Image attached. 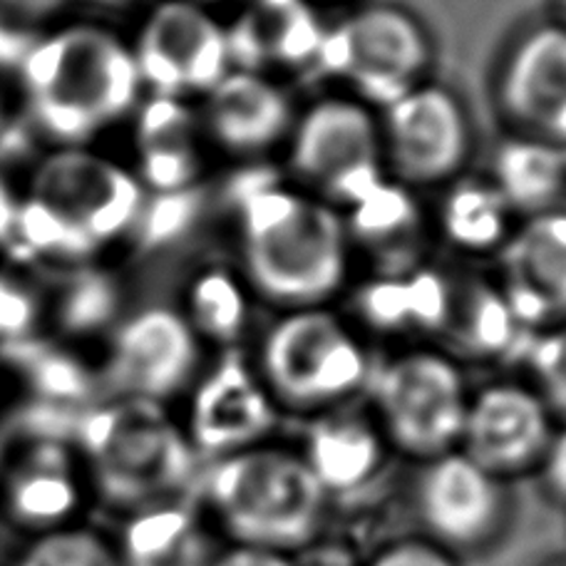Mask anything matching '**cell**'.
<instances>
[{
	"label": "cell",
	"mask_w": 566,
	"mask_h": 566,
	"mask_svg": "<svg viewBox=\"0 0 566 566\" xmlns=\"http://www.w3.org/2000/svg\"><path fill=\"white\" fill-rule=\"evenodd\" d=\"M562 8H564V13H566V0H562Z\"/></svg>",
	"instance_id": "obj_44"
},
{
	"label": "cell",
	"mask_w": 566,
	"mask_h": 566,
	"mask_svg": "<svg viewBox=\"0 0 566 566\" xmlns=\"http://www.w3.org/2000/svg\"><path fill=\"white\" fill-rule=\"evenodd\" d=\"M497 103L524 137L566 147V23L532 28L510 48Z\"/></svg>",
	"instance_id": "obj_17"
},
{
	"label": "cell",
	"mask_w": 566,
	"mask_h": 566,
	"mask_svg": "<svg viewBox=\"0 0 566 566\" xmlns=\"http://www.w3.org/2000/svg\"><path fill=\"white\" fill-rule=\"evenodd\" d=\"M10 566H123L115 534L90 520L28 537Z\"/></svg>",
	"instance_id": "obj_30"
},
{
	"label": "cell",
	"mask_w": 566,
	"mask_h": 566,
	"mask_svg": "<svg viewBox=\"0 0 566 566\" xmlns=\"http://www.w3.org/2000/svg\"><path fill=\"white\" fill-rule=\"evenodd\" d=\"M65 0H0V8L20 18H45L63 6Z\"/></svg>",
	"instance_id": "obj_40"
},
{
	"label": "cell",
	"mask_w": 566,
	"mask_h": 566,
	"mask_svg": "<svg viewBox=\"0 0 566 566\" xmlns=\"http://www.w3.org/2000/svg\"><path fill=\"white\" fill-rule=\"evenodd\" d=\"M279 416L281 408L256 366L227 353L195 380L181 428L205 464L274 440Z\"/></svg>",
	"instance_id": "obj_12"
},
{
	"label": "cell",
	"mask_w": 566,
	"mask_h": 566,
	"mask_svg": "<svg viewBox=\"0 0 566 566\" xmlns=\"http://www.w3.org/2000/svg\"><path fill=\"white\" fill-rule=\"evenodd\" d=\"M289 95L264 73L231 67L205 95L201 127L234 155H259L291 135Z\"/></svg>",
	"instance_id": "obj_21"
},
{
	"label": "cell",
	"mask_w": 566,
	"mask_h": 566,
	"mask_svg": "<svg viewBox=\"0 0 566 566\" xmlns=\"http://www.w3.org/2000/svg\"><path fill=\"white\" fill-rule=\"evenodd\" d=\"M537 478L547 500L566 510V422H559L554 430V438L537 468Z\"/></svg>",
	"instance_id": "obj_37"
},
{
	"label": "cell",
	"mask_w": 566,
	"mask_h": 566,
	"mask_svg": "<svg viewBox=\"0 0 566 566\" xmlns=\"http://www.w3.org/2000/svg\"><path fill=\"white\" fill-rule=\"evenodd\" d=\"M249 283L224 266L199 271L189 283L187 313L191 331L219 346H231L249 326Z\"/></svg>",
	"instance_id": "obj_29"
},
{
	"label": "cell",
	"mask_w": 566,
	"mask_h": 566,
	"mask_svg": "<svg viewBox=\"0 0 566 566\" xmlns=\"http://www.w3.org/2000/svg\"><path fill=\"white\" fill-rule=\"evenodd\" d=\"M199 336L185 313L147 308L117 331L107 360V382L117 396L165 402L195 382Z\"/></svg>",
	"instance_id": "obj_16"
},
{
	"label": "cell",
	"mask_w": 566,
	"mask_h": 566,
	"mask_svg": "<svg viewBox=\"0 0 566 566\" xmlns=\"http://www.w3.org/2000/svg\"><path fill=\"white\" fill-rule=\"evenodd\" d=\"M298 452L331 502L373 488L392 454L373 412L353 408V402L313 416Z\"/></svg>",
	"instance_id": "obj_19"
},
{
	"label": "cell",
	"mask_w": 566,
	"mask_h": 566,
	"mask_svg": "<svg viewBox=\"0 0 566 566\" xmlns=\"http://www.w3.org/2000/svg\"><path fill=\"white\" fill-rule=\"evenodd\" d=\"M410 502L418 534L462 562L497 547L514 517L512 484L460 450L418 464Z\"/></svg>",
	"instance_id": "obj_9"
},
{
	"label": "cell",
	"mask_w": 566,
	"mask_h": 566,
	"mask_svg": "<svg viewBox=\"0 0 566 566\" xmlns=\"http://www.w3.org/2000/svg\"><path fill=\"white\" fill-rule=\"evenodd\" d=\"M368 390L370 412L392 454L420 464L458 450L470 390L444 353H398L373 368Z\"/></svg>",
	"instance_id": "obj_6"
},
{
	"label": "cell",
	"mask_w": 566,
	"mask_h": 566,
	"mask_svg": "<svg viewBox=\"0 0 566 566\" xmlns=\"http://www.w3.org/2000/svg\"><path fill=\"white\" fill-rule=\"evenodd\" d=\"M500 264V289L524 328L566 321V209L527 217L504 241Z\"/></svg>",
	"instance_id": "obj_18"
},
{
	"label": "cell",
	"mask_w": 566,
	"mask_h": 566,
	"mask_svg": "<svg viewBox=\"0 0 566 566\" xmlns=\"http://www.w3.org/2000/svg\"><path fill=\"white\" fill-rule=\"evenodd\" d=\"M291 169L313 197L353 207L386 179L380 123L358 97H323L291 127Z\"/></svg>",
	"instance_id": "obj_8"
},
{
	"label": "cell",
	"mask_w": 566,
	"mask_h": 566,
	"mask_svg": "<svg viewBox=\"0 0 566 566\" xmlns=\"http://www.w3.org/2000/svg\"><path fill=\"white\" fill-rule=\"evenodd\" d=\"M452 289L454 281L432 269L382 271V276L358 291V311L368 326L380 331H444Z\"/></svg>",
	"instance_id": "obj_24"
},
{
	"label": "cell",
	"mask_w": 566,
	"mask_h": 566,
	"mask_svg": "<svg viewBox=\"0 0 566 566\" xmlns=\"http://www.w3.org/2000/svg\"><path fill=\"white\" fill-rule=\"evenodd\" d=\"M0 127H3V115H0Z\"/></svg>",
	"instance_id": "obj_45"
},
{
	"label": "cell",
	"mask_w": 566,
	"mask_h": 566,
	"mask_svg": "<svg viewBox=\"0 0 566 566\" xmlns=\"http://www.w3.org/2000/svg\"><path fill=\"white\" fill-rule=\"evenodd\" d=\"M38 316L35 298L18 281L0 276V343L18 346L28 338Z\"/></svg>",
	"instance_id": "obj_36"
},
{
	"label": "cell",
	"mask_w": 566,
	"mask_h": 566,
	"mask_svg": "<svg viewBox=\"0 0 566 566\" xmlns=\"http://www.w3.org/2000/svg\"><path fill=\"white\" fill-rule=\"evenodd\" d=\"M211 566H303L296 554H283L271 549L239 547V544H221Z\"/></svg>",
	"instance_id": "obj_38"
},
{
	"label": "cell",
	"mask_w": 566,
	"mask_h": 566,
	"mask_svg": "<svg viewBox=\"0 0 566 566\" xmlns=\"http://www.w3.org/2000/svg\"><path fill=\"white\" fill-rule=\"evenodd\" d=\"M201 119L185 99L151 95L137 117L139 181L155 195L199 185Z\"/></svg>",
	"instance_id": "obj_23"
},
{
	"label": "cell",
	"mask_w": 566,
	"mask_h": 566,
	"mask_svg": "<svg viewBox=\"0 0 566 566\" xmlns=\"http://www.w3.org/2000/svg\"><path fill=\"white\" fill-rule=\"evenodd\" d=\"M492 185L514 214L537 217L557 209L566 189L564 147L524 135L502 142L492 161Z\"/></svg>",
	"instance_id": "obj_26"
},
{
	"label": "cell",
	"mask_w": 566,
	"mask_h": 566,
	"mask_svg": "<svg viewBox=\"0 0 566 566\" xmlns=\"http://www.w3.org/2000/svg\"><path fill=\"white\" fill-rule=\"evenodd\" d=\"M75 450L95 502L117 514L191 497L201 472L181 422L155 400L117 396L90 408Z\"/></svg>",
	"instance_id": "obj_3"
},
{
	"label": "cell",
	"mask_w": 566,
	"mask_h": 566,
	"mask_svg": "<svg viewBox=\"0 0 566 566\" xmlns=\"http://www.w3.org/2000/svg\"><path fill=\"white\" fill-rule=\"evenodd\" d=\"M542 566H566V554H564V557H554L549 562H544Z\"/></svg>",
	"instance_id": "obj_42"
},
{
	"label": "cell",
	"mask_w": 566,
	"mask_h": 566,
	"mask_svg": "<svg viewBox=\"0 0 566 566\" xmlns=\"http://www.w3.org/2000/svg\"><path fill=\"white\" fill-rule=\"evenodd\" d=\"M18 207V201L8 195L3 181H0V244H13Z\"/></svg>",
	"instance_id": "obj_41"
},
{
	"label": "cell",
	"mask_w": 566,
	"mask_h": 566,
	"mask_svg": "<svg viewBox=\"0 0 566 566\" xmlns=\"http://www.w3.org/2000/svg\"><path fill=\"white\" fill-rule=\"evenodd\" d=\"M13 244L25 254L55 259H85L97 249L73 221L35 197L18 207Z\"/></svg>",
	"instance_id": "obj_31"
},
{
	"label": "cell",
	"mask_w": 566,
	"mask_h": 566,
	"mask_svg": "<svg viewBox=\"0 0 566 566\" xmlns=\"http://www.w3.org/2000/svg\"><path fill=\"white\" fill-rule=\"evenodd\" d=\"M524 358L534 373V388L547 400L557 420L566 422V321L534 338Z\"/></svg>",
	"instance_id": "obj_33"
},
{
	"label": "cell",
	"mask_w": 566,
	"mask_h": 566,
	"mask_svg": "<svg viewBox=\"0 0 566 566\" xmlns=\"http://www.w3.org/2000/svg\"><path fill=\"white\" fill-rule=\"evenodd\" d=\"M348 239L376 256L382 271L418 266L422 214L412 191L402 181L382 179L356 205L348 207Z\"/></svg>",
	"instance_id": "obj_25"
},
{
	"label": "cell",
	"mask_w": 566,
	"mask_h": 566,
	"mask_svg": "<svg viewBox=\"0 0 566 566\" xmlns=\"http://www.w3.org/2000/svg\"><path fill=\"white\" fill-rule=\"evenodd\" d=\"M33 197L73 221L95 247L133 231L147 199L133 171L83 149H63L40 161Z\"/></svg>",
	"instance_id": "obj_14"
},
{
	"label": "cell",
	"mask_w": 566,
	"mask_h": 566,
	"mask_svg": "<svg viewBox=\"0 0 566 566\" xmlns=\"http://www.w3.org/2000/svg\"><path fill=\"white\" fill-rule=\"evenodd\" d=\"M195 502L221 544L296 554L316 547L331 500L298 448L269 440L201 464Z\"/></svg>",
	"instance_id": "obj_2"
},
{
	"label": "cell",
	"mask_w": 566,
	"mask_h": 566,
	"mask_svg": "<svg viewBox=\"0 0 566 566\" xmlns=\"http://www.w3.org/2000/svg\"><path fill=\"white\" fill-rule=\"evenodd\" d=\"M507 201L492 179H460L444 191L440 205V229L454 249L468 254H488L504 247L512 234Z\"/></svg>",
	"instance_id": "obj_28"
},
{
	"label": "cell",
	"mask_w": 566,
	"mask_h": 566,
	"mask_svg": "<svg viewBox=\"0 0 566 566\" xmlns=\"http://www.w3.org/2000/svg\"><path fill=\"white\" fill-rule=\"evenodd\" d=\"M107 3H125V0H107Z\"/></svg>",
	"instance_id": "obj_43"
},
{
	"label": "cell",
	"mask_w": 566,
	"mask_h": 566,
	"mask_svg": "<svg viewBox=\"0 0 566 566\" xmlns=\"http://www.w3.org/2000/svg\"><path fill=\"white\" fill-rule=\"evenodd\" d=\"M18 70L38 125L65 145L129 113L142 90L133 50L93 25L35 40Z\"/></svg>",
	"instance_id": "obj_4"
},
{
	"label": "cell",
	"mask_w": 566,
	"mask_h": 566,
	"mask_svg": "<svg viewBox=\"0 0 566 566\" xmlns=\"http://www.w3.org/2000/svg\"><path fill=\"white\" fill-rule=\"evenodd\" d=\"M151 95H207L231 70L227 25L199 0H165L147 15L133 50Z\"/></svg>",
	"instance_id": "obj_10"
},
{
	"label": "cell",
	"mask_w": 566,
	"mask_h": 566,
	"mask_svg": "<svg viewBox=\"0 0 566 566\" xmlns=\"http://www.w3.org/2000/svg\"><path fill=\"white\" fill-rule=\"evenodd\" d=\"M386 165L408 187H432L458 177L472 149L464 105L448 87L422 83L380 109Z\"/></svg>",
	"instance_id": "obj_11"
},
{
	"label": "cell",
	"mask_w": 566,
	"mask_h": 566,
	"mask_svg": "<svg viewBox=\"0 0 566 566\" xmlns=\"http://www.w3.org/2000/svg\"><path fill=\"white\" fill-rule=\"evenodd\" d=\"M358 566H464V562L412 532L378 544Z\"/></svg>",
	"instance_id": "obj_35"
},
{
	"label": "cell",
	"mask_w": 566,
	"mask_h": 566,
	"mask_svg": "<svg viewBox=\"0 0 566 566\" xmlns=\"http://www.w3.org/2000/svg\"><path fill=\"white\" fill-rule=\"evenodd\" d=\"M444 333L458 343L464 356L500 360L517 353L530 331L514 316L502 289L488 286L484 281H464L454 283L452 289V306ZM522 350L527 353V348Z\"/></svg>",
	"instance_id": "obj_27"
},
{
	"label": "cell",
	"mask_w": 566,
	"mask_h": 566,
	"mask_svg": "<svg viewBox=\"0 0 566 566\" xmlns=\"http://www.w3.org/2000/svg\"><path fill=\"white\" fill-rule=\"evenodd\" d=\"M199 3H201V0H199Z\"/></svg>",
	"instance_id": "obj_46"
},
{
	"label": "cell",
	"mask_w": 566,
	"mask_h": 566,
	"mask_svg": "<svg viewBox=\"0 0 566 566\" xmlns=\"http://www.w3.org/2000/svg\"><path fill=\"white\" fill-rule=\"evenodd\" d=\"M432 43L406 8L366 6L326 28L316 70L350 85L368 107H388L424 83Z\"/></svg>",
	"instance_id": "obj_7"
},
{
	"label": "cell",
	"mask_w": 566,
	"mask_h": 566,
	"mask_svg": "<svg viewBox=\"0 0 566 566\" xmlns=\"http://www.w3.org/2000/svg\"><path fill=\"white\" fill-rule=\"evenodd\" d=\"M113 534L123 566H211L221 547L195 497L127 512Z\"/></svg>",
	"instance_id": "obj_22"
},
{
	"label": "cell",
	"mask_w": 566,
	"mask_h": 566,
	"mask_svg": "<svg viewBox=\"0 0 566 566\" xmlns=\"http://www.w3.org/2000/svg\"><path fill=\"white\" fill-rule=\"evenodd\" d=\"M117 289L115 283L95 271H83V276L70 283L63 303H60V321L70 331H95L115 316Z\"/></svg>",
	"instance_id": "obj_34"
},
{
	"label": "cell",
	"mask_w": 566,
	"mask_h": 566,
	"mask_svg": "<svg viewBox=\"0 0 566 566\" xmlns=\"http://www.w3.org/2000/svg\"><path fill=\"white\" fill-rule=\"evenodd\" d=\"M557 424V416L537 388L497 380L470 392L458 450L512 484L537 474Z\"/></svg>",
	"instance_id": "obj_13"
},
{
	"label": "cell",
	"mask_w": 566,
	"mask_h": 566,
	"mask_svg": "<svg viewBox=\"0 0 566 566\" xmlns=\"http://www.w3.org/2000/svg\"><path fill=\"white\" fill-rule=\"evenodd\" d=\"M326 28L308 0H249L227 25L231 67L264 75L316 67Z\"/></svg>",
	"instance_id": "obj_20"
},
{
	"label": "cell",
	"mask_w": 566,
	"mask_h": 566,
	"mask_svg": "<svg viewBox=\"0 0 566 566\" xmlns=\"http://www.w3.org/2000/svg\"><path fill=\"white\" fill-rule=\"evenodd\" d=\"M201 207H205V197H201L199 185L177 191H159L151 199H145L133 231H137L145 247L171 244L195 227Z\"/></svg>",
	"instance_id": "obj_32"
},
{
	"label": "cell",
	"mask_w": 566,
	"mask_h": 566,
	"mask_svg": "<svg viewBox=\"0 0 566 566\" xmlns=\"http://www.w3.org/2000/svg\"><path fill=\"white\" fill-rule=\"evenodd\" d=\"M90 490L83 460L60 440H35L0 464V520L25 539L87 520Z\"/></svg>",
	"instance_id": "obj_15"
},
{
	"label": "cell",
	"mask_w": 566,
	"mask_h": 566,
	"mask_svg": "<svg viewBox=\"0 0 566 566\" xmlns=\"http://www.w3.org/2000/svg\"><path fill=\"white\" fill-rule=\"evenodd\" d=\"M35 40H30L20 30H13L0 23V63L6 65H20V60L25 57L28 48L33 45Z\"/></svg>",
	"instance_id": "obj_39"
},
{
	"label": "cell",
	"mask_w": 566,
	"mask_h": 566,
	"mask_svg": "<svg viewBox=\"0 0 566 566\" xmlns=\"http://www.w3.org/2000/svg\"><path fill=\"white\" fill-rule=\"evenodd\" d=\"M229 199L249 289L291 308L326 303L348 274V231L336 207L271 175H237Z\"/></svg>",
	"instance_id": "obj_1"
},
{
	"label": "cell",
	"mask_w": 566,
	"mask_h": 566,
	"mask_svg": "<svg viewBox=\"0 0 566 566\" xmlns=\"http://www.w3.org/2000/svg\"><path fill=\"white\" fill-rule=\"evenodd\" d=\"M256 370L281 410L308 418L350 406L373 378L356 333L321 306L279 318L261 343Z\"/></svg>",
	"instance_id": "obj_5"
}]
</instances>
